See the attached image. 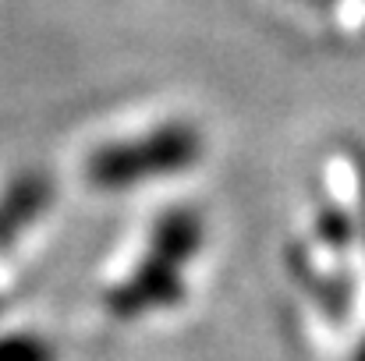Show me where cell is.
Returning a JSON list of instances; mask_svg holds the SVG:
<instances>
[{
  "mask_svg": "<svg viewBox=\"0 0 365 361\" xmlns=\"http://www.w3.org/2000/svg\"><path fill=\"white\" fill-rule=\"evenodd\" d=\"M199 244H202V220H199V213L174 209V213L156 220L149 251L167 258V262H174V266H181V262H188L199 251Z\"/></svg>",
  "mask_w": 365,
  "mask_h": 361,
  "instance_id": "3957f363",
  "label": "cell"
},
{
  "mask_svg": "<svg viewBox=\"0 0 365 361\" xmlns=\"http://www.w3.org/2000/svg\"><path fill=\"white\" fill-rule=\"evenodd\" d=\"M199 131L188 124H167L160 131H149L135 142H121L110 149H100L86 174L93 188H131L142 184L145 177H160V174H174L185 170L188 163L199 159Z\"/></svg>",
  "mask_w": 365,
  "mask_h": 361,
  "instance_id": "6da1fadb",
  "label": "cell"
},
{
  "mask_svg": "<svg viewBox=\"0 0 365 361\" xmlns=\"http://www.w3.org/2000/svg\"><path fill=\"white\" fill-rule=\"evenodd\" d=\"M53 347L39 337H29V333H14V337H4L0 340V361H53Z\"/></svg>",
  "mask_w": 365,
  "mask_h": 361,
  "instance_id": "277c9868",
  "label": "cell"
},
{
  "mask_svg": "<svg viewBox=\"0 0 365 361\" xmlns=\"http://www.w3.org/2000/svg\"><path fill=\"white\" fill-rule=\"evenodd\" d=\"M355 361H365V340H362V347H359V355H355Z\"/></svg>",
  "mask_w": 365,
  "mask_h": 361,
  "instance_id": "8992f818",
  "label": "cell"
},
{
  "mask_svg": "<svg viewBox=\"0 0 365 361\" xmlns=\"http://www.w3.org/2000/svg\"><path fill=\"white\" fill-rule=\"evenodd\" d=\"M319 238L327 241V244H334V248H344L348 241H351V220L341 213V209H323L319 213Z\"/></svg>",
  "mask_w": 365,
  "mask_h": 361,
  "instance_id": "5b68a950",
  "label": "cell"
},
{
  "mask_svg": "<svg viewBox=\"0 0 365 361\" xmlns=\"http://www.w3.org/2000/svg\"><path fill=\"white\" fill-rule=\"evenodd\" d=\"M312 4H323V0H312Z\"/></svg>",
  "mask_w": 365,
  "mask_h": 361,
  "instance_id": "52a82bcc",
  "label": "cell"
},
{
  "mask_svg": "<svg viewBox=\"0 0 365 361\" xmlns=\"http://www.w3.org/2000/svg\"><path fill=\"white\" fill-rule=\"evenodd\" d=\"M181 266L160 258V255H145V262L138 266L135 276H128L121 287L110 294V312L118 315H142L153 308H170L181 301Z\"/></svg>",
  "mask_w": 365,
  "mask_h": 361,
  "instance_id": "7a4b0ae2",
  "label": "cell"
}]
</instances>
